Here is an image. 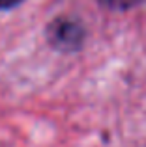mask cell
<instances>
[{
    "instance_id": "cell-1",
    "label": "cell",
    "mask_w": 146,
    "mask_h": 147,
    "mask_svg": "<svg viewBox=\"0 0 146 147\" xmlns=\"http://www.w3.org/2000/svg\"><path fill=\"white\" fill-rule=\"evenodd\" d=\"M49 41L55 49L60 50H75L83 43V28L77 22L68 21V19H58L49 26Z\"/></svg>"
},
{
    "instance_id": "cell-2",
    "label": "cell",
    "mask_w": 146,
    "mask_h": 147,
    "mask_svg": "<svg viewBox=\"0 0 146 147\" xmlns=\"http://www.w3.org/2000/svg\"><path fill=\"white\" fill-rule=\"evenodd\" d=\"M105 7L109 9H114V11H124V9H129L133 7L135 4H139V0H99Z\"/></svg>"
},
{
    "instance_id": "cell-3",
    "label": "cell",
    "mask_w": 146,
    "mask_h": 147,
    "mask_svg": "<svg viewBox=\"0 0 146 147\" xmlns=\"http://www.w3.org/2000/svg\"><path fill=\"white\" fill-rule=\"evenodd\" d=\"M23 0H0V9H8V7H13L17 4H21Z\"/></svg>"
}]
</instances>
